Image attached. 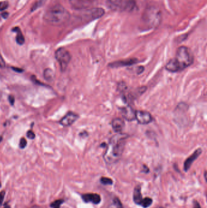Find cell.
Instances as JSON below:
<instances>
[{
  "label": "cell",
  "instance_id": "9",
  "mask_svg": "<svg viewBox=\"0 0 207 208\" xmlns=\"http://www.w3.org/2000/svg\"><path fill=\"white\" fill-rule=\"evenodd\" d=\"M79 116L74 112H68L66 115L60 120V124L64 127H69L72 125L78 119Z\"/></svg>",
  "mask_w": 207,
  "mask_h": 208
},
{
  "label": "cell",
  "instance_id": "20",
  "mask_svg": "<svg viewBox=\"0 0 207 208\" xmlns=\"http://www.w3.org/2000/svg\"><path fill=\"white\" fill-rule=\"evenodd\" d=\"M64 200H57L54 201V202H52L51 204V206L52 208H60V206H61V204L63 203Z\"/></svg>",
  "mask_w": 207,
  "mask_h": 208
},
{
  "label": "cell",
  "instance_id": "16",
  "mask_svg": "<svg viewBox=\"0 0 207 208\" xmlns=\"http://www.w3.org/2000/svg\"><path fill=\"white\" fill-rule=\"evenodd\" d=\"M13 31L16 32V33L17 34L16 37V41L17 43L20 45H23L25 42V39L22 32H21L20 30V29H19L18 27H15V28H13Z\"/></svg>",
  "mask_w": 207,
  "mask_h": 208
},
{
  "label": "cell",
  "instance_id": "1",
  "mask_svg": "<svg viewBox=\"0 0 207 208\" xmlns=\"http://www.w3.org/2000/svg\"><path fill=\"white\" fill-rule=\"evenodd\" d=\"M128 135L118 133L111 138L105 152L103 158L108 164L117 162L122 156Z\"/></svg>",
  "mask_w": 207,
  "mask_h": 208
},
{
  "label": "cell",
  "instance_id": "13",
  "mask_svg": "<svg viewBox=\"0 0 207 208\" xmlns=\"http://www.w3.org/2000/svg\"><path fill=\"white\" fill-rule=\"evenodd\" d=\"M137 62V60L135 59H131L114 62L113 63H110L109 64V66L112 68H118V67H122L125 66H130L132 65V64H135Z\"/></svg>",
  "mask_w": 207,
  "mask_h": 208
},
{
  "label": "cell",
  "instance_id": "26",
  "mask_svg": "<svg viewBox=\"0 0 207 208\" xmlns=\"http://www.w3.org/2000/svg\"><path fill=\"white\" fill-rule=\"evenodd\" d=\"M4 196H5V191L3 190V191L0 192V207L1 206V205L3 204Z\"/></svg>",
  "mask_w": 207,
  "mask_h": 208
},
{
  "label": "cell",
  "instance_id": "33",
  "mask_svg": "<svg viewBox=\"0 0 207 208\" xmlns=\"http://www.w3.org/2000/svg\"><path fill=\"white\" fill-rule=\"evenodd\" d=\"M3 208H11V207H10V206L9 204H6L4 205V206Z\"/></svg>",
  "mask_w": 207,
  "mask_h": 208
},
{
  "label": "cell",
  "instance_id": "24",
  "mask_svg": "<svg viewBox=\"0 0 207 208\" xmlns=\"http://www.w3.org/2000/svg\"><path fill=\"white\" fill-rule=\"evenodd\" d=\"M27 146V141L24 138H22L20 141L19 146L21 148H24Z\"/></svg>",
  "mask_w": 207,
  "mask_h": 208
},
{
  "label": "cell",
  "instance_id": "14",
  "mask_svg": "<svg viewBox=\"0 0 207 208\" xmlns=\"http://www.w3.org/2000/svg\"><path fill=\"white\" fill-rule=\"evenodd\" d=\"M111 125L114 132L117 133L122 132L125 126V124L123 119L120 118L114 119L112 121Z\"/></svg>",
  "mask_w": 207,
  "mask_h": 208
},
{
  "label": "cell",
  "instance_id": "6",
  "mask_svg": "<svg viewBox=\"0 0 207 208\" xmlns=\"http://www.w3.org/2000/svg\"><path fill=\"white\" fill-rule=\"evenodd\" d=\"M55 56L60 64L61 71H65L71 60L70 53L65 48H60L55 51Z\"/></svg>",
  "mask_w": 207,
  "mask_h": 208
},
{
  "label": "cell",
  "instance_id": "25",
  "mask_svg": "<svg viewBox=\"0 0 207 208\" xmlns=\"http://www.w3.org/2000/svg\"><path fill=\"white\" fill-rule=\"evenodd\" d=\"M27 136L28 138L33 139L35 138V134L34 133V132L32 130H29L27 133Z\"/></svg>",
  "mask_w": 207,
  "mask_h": 208
},
{
  "label": "cell",
  "instance_id": "19",
  "mask_svg": "<svg viewBox=\"0 0 207 208\" xmlns=\"http://www.w3.org/2000/svg\"><path fill=\"white\" fill-rule=\"evenodd\" d=\"M152 203L153 200L151 198L146 197L145 198H143L140 205H141L144 208H147L151 205Z\"/></svg>",
  "mask_w": 207,
  "mask_h": 208
},
{
  "label": "cell",
  "instance_id": "2",
  "mask_svg": "<svg viewBox=\"0 0 207 208\" xmlns=\"http://www.w3.org/2000/svg\"><path fill=\"white\" fill-rule=\"evenodd\" d=\"M70 18V13L61 4H55L49 8L44 14V20L49 25L60 26Z\"/></svg>",
  "mask_w": 207,
  "mask_h": 208
},
{
  "label": "cell",
  "instance_id": "21",
  "mask_svg": "<svg viewBox=\"0 0 207 208\" xmlns=\"http://www.w3.org/2000/svg\"><path fill=\"white\" fill-rule=\"evenodd\" d=\"M100 182L105 185H112L113 183L112 179L107 177H102L100 178Z\"/></svg>",
  "mask_w": 207,
  "mask_h": 208
},
{
  "label": "cell",
  "instance_id": "10",
  "mask_svg": "<svg viewBox=\"0 0 207 208\" xmlns=\"http://www.w3.org/2000/svg\"><path fill=\"white\" fill-rule=\"evenodd\" d=\"M121 114H122L123 118L128 121H131L135 119V111L131 106H127L122 108L121 109Z\"/></svg>",
  "mask_w": 207,
  "mask_h": 208
},
{
  "label": "cell",
  "instance_id": "35",
  "mask_svg": "<svg viewBox=\"0 0 207 208\" xmlns=\"http://www.w3.org/2000/svg\"><path fill=\"white\" fill-rule=\"evenodd\" d=\"M158 208H163V207H158Z\"/></svg>",
  "mask_w": 207,
  "mask_h": 208
},
{
  "label": "cell",
  "instance_id": "12",
  "mask_svg": "<svg viewBox=\"0 0 207 208\" xmlns=\"http://www.w3.org/2000/svg\"><path fill=\"white\" fill-rule=\"evenodd\" d=\"M83 200L86 203H92L97 204L101 202V197L97 193H86L82 196Z\"/></svg>",
  "mask_w": 207,
  "mask_h": 208
},
{
  "label": "cell",
  "instance_id": "30",
  "mask_svg": "<svg viewBox=\"0 0 207 208\" xmlns=\"http://www.w3.org/2000/svg\"><path fill=\"white\" fill-rule=\"evenodd\" d=\"M193 208H201V205L199 204V203L197 202V201H194V202Z\"/></svg>",
  "mask_w": 207,
  "mask_h": 208
},
{
  "label": "cell",
  "instance_id": "27",
  "mask_svg": "<svg viewBox=\"0 0 207 208\" xmlns=\"http://www.w3.org/2000/svg\"><path fill=\"white\" fill-rule=\"evenodd\" d=\"M6 67V62L3 58L2 55L0 54V68H4Z\"/></svg>",
  "mask_w": 207,
  "mask_h": 208
},
{
  "label": "cell",
  "instance_id": "8",
  "mask_svg": "<svg viewBox=\"0 0 207 208\" xmlns=\"http://www.w3.org/2000/svg\"><path fill=\"white\" fill-rule=\"evenodd\" d=\"M135 119L138 122V123L143 125L148 124L153 120L151 114L149 112L140 110L135 111Z\"/></svg>",
  "mask_w": 207,
  "mask_h": 208
},
{
  "label": "cell",
  "instance_id": "4",
  "mask_svg": "<svg viewBox=\"0 0 207 208\" xmlns=\"http://www.w3.org/2000/svg\"><path fill=\"white\" fill-rule=\"evenodd\" d=\"M106 6L115 12H130L135 9L136 3L135 0H107Z\"/></svg>",
  "mask_w": 207,
  "mask_h": 208
},
{
  "label": "cell",
  "instance_id": "3",
  "mask_svg": "<svg viewBox=\"0 0 207 208\" xmlns=\"http://www.w3.org/2000/svg\"><path fill=\"white\" fill-rule=\"evenodd\" d=\"M175 63L177 72L184 70L192 64L194 57L191 50L186 46L178 48L176 57L172 59Z\"/></svg>",
  "mask_w": 207,
  "mask_h": 208
},
{
  "label": "cell",
  "instance_id": "28",
  "mask_svg": "<svg viewBox=\"0 0 207 208\" xmlns=\"http://www.w3.org/2000/svg\"><path fill=\"white\" fill-rule=\"evenodd\" d=\"M9 101L10 102V104L13 105L14 104V103H15V98H14V97L12 95L9 96Z\"/></svg>",
  "mask_w": 207,
  "mask_h": 208
},
{
  "label": "cell",
  "instance_id": "18",
  "mask_svg": "<svg viewBox=\"0 0 207 208\" xmlns=\"http://www.w3.org/2000/svg\"><path fill=\"white\" fill-rule=\"evenodd\" d=\"M43 75L44 78L48 82H52L54 80V73L51 69L47 68L45 69Z\"/></svg>",
  "mask_w": 207,
  "mask_h": 208
},
{
  "label": "cell",
  "instance_id": "15",
  "mask_svg": "<svg viewBox=\"0 0 207 208\" xmlns=\"http://www.w3.org/2000/svg\"><path fill=\"white\" fill-rule=\"evenodd\" d=\"M142 200L143 197L141 192V186L139 185L134 188L133 193V200L135 204H140Z\"/></svg>",
  "mask_w": 207,
  "mask_h": 208
},
{
  "label": "cell",
  "instance_id": "34",
  "mask_svg": "<svg viewBox=\"0 0 207 208\" xmlns=\"http://www.w3.org/2000/svg\"><path fill=\"white\" fill-rule=\"evenodd\" d=\"M1 183H0V188H1Z\"/></svg>",
  "mask_w": 207,
  "mask_h": 208
},
{
  "label": "cell",
  "instance_id": "11",
  "mask_svg": "<svg viewBox=\"0 0 207 208\" xmlns=\"http://www.w3.org/2000/svg\"><path fill=\"white\" fill-rule=\"evenodd\" d=\"M201 153H202V149L199 148L197 149L196 151L193 153H192L190 157L188 158L184 163L185 171L187 172L190 169L192 164L193 163V162L199 156V155L201 154Z\"/></svg>",
  "mask_w": 207,
  "mask_h": 208
},
{
  "label": "cell",
  "instance_id": "32",
  "mask_svg": "<svg viewBox=\"0 0 207 208\" xmlns=\"http://www.w3.org/2000/svg\"><path fill=\"white\" fill-rule=\"evenodd\" d=\"M31 208H42V207H41L40 206H37V205H34V206H32Z\"/></svg>",
  "mask_w": 207,
  "mask_h": 208
},
{
  "label": "cell",
  "instance_id": "7",
  "mask_svg": "<svg viewBox=\"0 0 207 208\" xmlns=\"http://www.w3.org/2000/svg\"><path fill=\"white\" fill-rule=\"evenodd\" d=\"M72 8L76 10H84L91 8L95 0H69Z\"/></svg>",
  "mask_w": 207,
  "mask_h": 208
},
{
  "label": "cell",
  "instance_id": "22",
  "mask_svg": "<svg viewBox=\"0 0 207 208\" xmlns=\"http://www.w3.org/2000/svg\"><path fill=\"white\" fill-rule=\"evenodd\" d=\"M9 6V3L8 1H1L0 2V11H4L7 8H8Z\"/></svg>",
  "mask_w": 207,
  "mask_h": 208
},
{
  "label": "cell",
  "instance_id": "31",
  "mask_svg": "<svg viewBox=\"0 0 207 208\" xmlns=\"http://www.w3.org/2000/svg\"><path fill=\"white\" fill-rule=\"evenodd\" d=\"M9 15V13L8 12H6V13H2V16L4 18H6L7 17H8Z\"/></svg>",
  "mask_w": 207,
  "mask_h": 208
},
{
  "label": "cell",
  "instance_id": "17",
  "mask_svg": "<svg viewBox=\"0 0 207 208\" xmlns=\"http://www.w3.org/2000/svg\"><path fill=\"white\" fill-rule=\"evenodd\" d=\"M105 13V11L102 8H95V9H92L91 11V15L92 18L96 19L100 17H101L103 15V14Z\"/></svg>",
  "mask_w": 207,
  "mask_h": 208
},
{
  "label": "cell",
  "instance_id": "5",
  "mask_svg": "<svg viewBox=\"0 0 207 208\" xmlns=\"http://www.w3.org/2000/svg\"><path fill=\"white\" fill-rule=\"evenodd\" d=\"M160 15L159 9L149 8L147 9L143 15V23L146 26L151 27L158 26L160 20Z\"/></svg>",
  "mask_w": 207,
  "mask_h": 208
},
{
  "label": "cell",
  "instance_id": "29",
  "mask_svg": "<svg viewBox=\"0 0 207 208\" xmlns=\"http://www.w3.org/2000/svg\"><path fill=\"white\" fill-rule=\"evenodd\" d=\"M12 69L14 71H16V72H18V73H22V72H23V71H24L23 69H21V68H17V67H12Z\"/></svg>",
  "mask_w": 207,
  "mask_h": 208
},
{
  "label": "cell",
  "instance_id": "23",
  "mask_svg": "<svg viewBox=\"0 0 207 208\" xmlns=\"http://www.w3.org/2000/svg\"><path fill=\"white\" fill-rule=\"evenodd\" d=\"M113 202H114V205L116 206V208H123L122 203L120 202V201L119 200L118 198H114L113 200Z\"/></svg>",
  "mask_w": 207,
  "mask_h": 208
}]
</instances>
